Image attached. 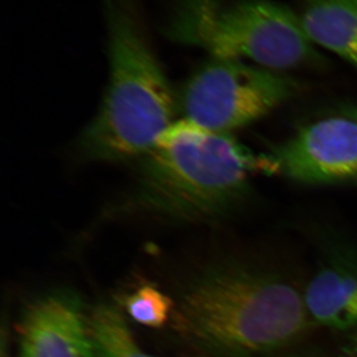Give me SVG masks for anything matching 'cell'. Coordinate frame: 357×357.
<instances>
[{
    "label": "cell",
    "mask_w": 357,
    "mask_h": 357,
    "mask_svg": "<svg viewBox=\"0 0 357 357\" xmlns=\"http://www.w3.org/2000/svg\"><path fill=\"white\" fill-rule=\"evenodd\" d=\"M305 275L261 253H229L204 265L173 312L198 357H273L317 330L305 306Z\"/></svg>",
    "instance_id": "1"
},
{
    "label": "cell",
    "mask_w": 357,
    "mask_h": 357,
    "mask_svg": "<svg viewBox=\"0 0 357 357\" xmlns=\"http://www.w3.org/2000/svg\"><path fill=\"white\" fill-rule=\"evenodd\" d=\"M139 160L135 183L117 211L177 222L237 215L253 199L255 176L275 175L266 154H255L231 134L184 119Z\"/></svg>",
    "instance_id": "2"
},
{
    "label": "cell",
    "mask_w": 357,
    "mask_h": 357,
    "mask_svg": "<svg viewBox=\"0 0 357 357\" xmlns=\"http://www.w3.org/2000/svg\"><path fill=\"white\" fill-rule=\"evenodd\" d=\"M102 1L109 81L79 150L93 161L140 159L175 123L177 98L148 39L138 0Z\"/></svg>",
    "instance_id": "3"
},
{
    "label": "cell",
    "mask_w": 357,
    "mask_h": 357,
    "mask_svg": "<svg viewBox=\"0 0 357 357\" xmlns=\"http://www.w3.org/2000/svg\"><path fill=\"white\" fill-rule=\"evenodd\" d=\"M168 34L211 57L279 72L325 64L294 8L273 0H181Z\"/></svg>",
    "instance_id": "4"
},
{
    "label": "cell",
    "mask_w": 357,
    "mask_h": 357,
    "mask_svg": "<svg viewBox=\"0 0 357 357\" xmlns=\"http://www.w3.org/2000/svg\"><path fill=\"white\" fill-rule=\"evenodd\" d=\"M300 91L301 84L287 73L211 57L185 82L177 109L195 126L231 134L285 105Z\"/></svg>",
    "instance_id": "5"
},
{
    "label": "cell",
    "mask_w": 357,
    "mask_h": 357,
    "mask_svg": "<svg viewBox=\"0 0 357 357\" xmlns=\"http://www.w3.org/2000/svg\"><path fill=\"white\" fill-rule=\"evenodd\" d=\"M312 264L305 276V306L317 328L344 333L357 328V236L342 225L305 229Z\"/></svg>",
    "instance_id": "6"
},
{
    "label": "cell",
    "mask_w": 357,
    "mask_h": 357,
    "mask_svg": "<svg viewBox=\"0 0 357 357\" xmlns=\"http://www.w3.org/2000/svg\"><path fill=\"white\" fill-rule=\"evenodd\" d=\"M275 175L305 185H357V119L331 114L267 153Z\"/></svg>",
    "instance_id": "7"
},
{
    "label": "cell",
    "mask_w": 357,
    "mask_h": 357,
    "mask_svg": "<svg viewBox=\"0 0 357 357\" xmlns=\"http://www.w3.org/2000/svg\"><path fill=\"white\" fill-rule=\"evenodd\" d=\"M20 335V357H96L83 304L70 291L32 303L21 319Z\"/></svg>",
    "instance_id": "8"
},
{
    "label": "cell",
    "mask_w": 357,
    "mask_h": 357,
    "mask_svg": "<svg viewBox=\"0 0 357 357\" xmlns=\"http://www.w3.org/2000/svg\"><path fill=\"white\" fill-rule=\"evenodd\" d=\"M294 10L312 43L344 59L357 73V0H296Z\"/></svg>",
    "instance_id": "9"
},
{
    "label": "cell",
    "mask_w": 357,
    "mask_h": 357,
    "mask_svg": "<svg viewBox=\"0 0 357 357\" xmlns=\"http://www.w3.org/2000/svg\"><path fill=\"white\" fill-rule=\"evenodd\" d=\"M88 321L96 357H154L138 345L124 317L114 305H98Z\"/></svg>",
    "instance_id": "10"
},
{
    "label": "cell",
    "mask_w": 357,
    "mask_h": 357,
    "mask_svg": "<svg viewBox=\"0 0 357 357\" xmlns=\"http://www.w3.org/2000/svg\"><path fill=\"white\" fill-rule=\"evenodd\" d=\"M129 316L140 325L161 328L173 316V301L153 286H143L124 299Z\"/></svg>",
    "instance_id": "11"
},
{
    "label": "cell",
    "mask_w": 357,
    "mask_h": 357,
    "mask_svg": "<svg viewBox=\"0 0 357 357\" xmlns=\"http://www.w3.org/2000/svg\"><path fill=\"white\" fill-rule=\"evenodd\" d=\"M273 357H344L340 352H333L324 351L318 347H294L290 351L283 352L278 356Z\"/></svg>",
    "instance_id": "12"
},
{
    "label": "cell",
    "mask_w": 357,
    "mask_h": 357,
    "mask_svg": "<svg viewBox=\"0 0 357 357\" xmlns=\"http://www.w3.org/2000/svg\"><path fill=\"white\" fill-rule=\"evenodd\" d=\"M340 354L344 357H357V328L344 333Z\"/></svg>",
    "instance_id": "13"
},
{
    "label": "cell",
    "mask_w": 357,
    "mask_h": 357,
    "mask_svg": "<svg viewBox=\"0 0 357 357\" xmlns=\"http://www.w3.org/2000/svg\"><path fill=\"white\" fill-rule=\"evenodd\" d=\"M330 114H342L357 119V100L338 103Z\"/></svg>",
    "instance_id": "14"
}]
</instances>
